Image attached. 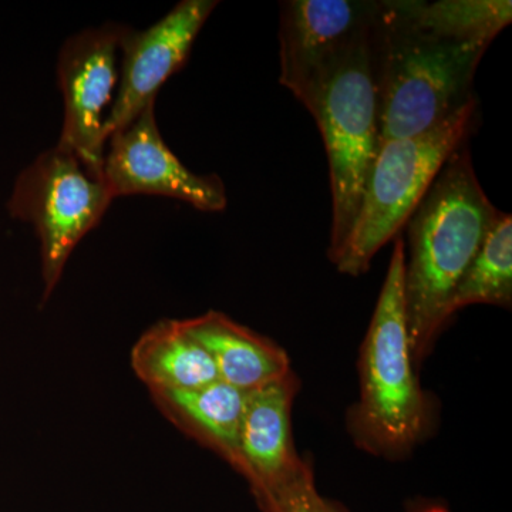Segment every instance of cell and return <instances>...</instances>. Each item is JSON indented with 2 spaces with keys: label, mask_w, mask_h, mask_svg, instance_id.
I'll return each instance as SVG.
<instances>
[{
  "label": "cell",
  "mask_w": 512,
  "mask_h": 512,
  "mask_svg": "<svg viewBox=\"0 0 512 512\" xmlns=\"http://www.w3.org/2000/svg\"><path fill=\"white\" fill-rule=\"evenodd\" d=\"M501 19L490 0H379L372 25L382 143L447 120L474 97V77Z\"/></svg>",
  "instance_id": "obj_1"
},
{
  "label": "cell",
  "mask_w": 512,
  "mask_h": 512,
  "mask_svg": "<svg viewBox=\"0 0 512 512\" xmlns=\"http://www.w3.org/2000/svg\"><path fill=\"white\" fill-rule=\"evenodd\" d=\"M467 143L451 154L407 221L404 301L419 366L447 328V306L497 218Z\"/></svg>",
  "instance_id": "obj_2"
},
{
  "label": "cell",
  "mask_w": 512,
  "mask_h": 512,
  "mask_svg": "<svg viewBox=\"0 0 512 512\" xmlns=\"http://www.w3.org/2000/svg\"><path fill=\"white\" fill-rule=\"evenodd\" d=\"M406 245L393 239V252L375 312L357 359L359 396L346 426L359 450L397 461L409 457L433 430L434 410L421 387L410 348L404 301Z\"/></svg>",
  "instance_id": "obj_3"
},
{
  "label": "cell",
  "mask_w": 512,
  "mask_h": 512,
  "mask_svg": "<svg viewBox=\"0 0 512 512\" xmlns=\"http://www.w3.org/2000/svg\"><path fill=\"white\" fill-rule=\"evenodd\" d=\"M372 25L330 70L311 111L329 161L332 229L328 256L332 264L355 225L367 180L382 147Z\"/></svg>",
  "instance_id": "obj_4"
},
{
  "label": "cell",
  "mask_w": 512,
  "mask_h": 512,
  "mask_svg": "<svg viewBox=\"0 0 512 512\" xmlns=\"http://www.w3.org/2000/svg\"><path fill=\"white\" fill-rule=\"evenodd\" d=\"M476 123L477 99H473L423 133L382 143L355 225L333 262L336 271L353 278L369 271L377 252L402 235L441 168L468 143Z\"/></svg>",
  "instance_id": "obj_5"
},
{
  "label": "cell",
  "mask_w": 512,
  "mask_h": 512,
  "mask_svg": "<svg viewBox=\"0 0 512 512\" xmlns=\"http://www.w3.org/2000/svg\"><path fill=\"white\" fill-rule=\"evenodd\" d=\"M114 200L101 178L57 144L18 175L8 210L15 220L32 225L39 239L42 303L55 292L74 249L100 224Z\"/></svg>",
  "instance_id": "obj_6"
},
{
  "label": "cell",
  "mask_w": 512,
  "mask_h": 512,
  "mask_svg": "<svg viewBox=\"0 0 512 512\" xmlns=\"http://www.w3.org/2000/svg\"><path fill=\"white\" fill-rule=\"evenodd\" d=\"M123 32L117 23L84 29L63 43L57 59L64 106L57 146L76 154L99 178L109 143L107 119L119 86Z\"/></svg>",
  "instance_id": "obj_7"
},
{
  "label": "cell",
  "mask_w": 512,
  "mask_h": 512,
  "mask_svg": "<svg viewBox=\"0 0 512 512\" xmlns=\"http://www.w3.org/2000/svg\"><path fill=\"white\" fill-rule=\"evenodd\" d=\"M379 0H286L279 16V82L311 113L340 57L375 20Z\"/></svg>",
  "instance_id": "obj_8"
},
{
  "label": "cell",
  "mask_w": 512,
  "mask_h": 512,
  "mask_svg": "<svg viewBox=\"0 0 512 512\" xmlns=\"http://www.w3.org/2000/svg\"><path fill=\"white\" fill-rule=\"evenodd\" d=\"M101 180L114 198L161 195L187 202L202 212L227 208L221 178L192 173L165 144L157 124L156 103L148 104L127 126L111 134Z\"/></svg>",
  "instance_id": "obj_9"
},
{
  "label": "cell",
  "mask_w": 512,
  "mask_h": 512,
  "mask_svg": "<svg viewBox=\"0 0 512 512\" xmlns=\"http://www.w3.org/2000/svg\"><path fill=\"white\" fill-rule=\"evenodd\" d=\"M217 5L215 0H183L150 28L124 26L119 86L107 119L109 138L148 104L156 103L158 90L187 63L195 40Z\"/></svg>",
  "instance_id": "obj_10"
},
{
  "label": "cell",
  "mask_w": 512,
  "mask_h": 512,
  "mask_svg": "<svg viewBox=\"0 0 512 512\" xmlns=\"http://www.w3.org/2000/svg\"><path fill=\"white\" fill-rule=\"evenodd\" d=\"M299 387L301 382L292 372L247 393L239 433L238 474L247 480L262 512L312 463L299 456L293 441L292 410Z\"/></svg>",
  "instance_id": "obj_11"
},
{
  "label": "cell",
  "mask_w": 512,
  "mask_h": 512,
  "mask_svg": "<svg viewBox=\"0 0 512 512\" xmlns=\"http://www.w3.org/2000/svg\"><path fill=\"white\" fill-rule=\"evenodd\" d=\"M181 322L210 355L218 379L235 389L252 392L293 372L281 346L225 313L208 311Z\"/></svg>",
  "instance_id": "obj_12"
},
{
  "label": "cell",
  "mask_w": 512,
  "mask_h": 512,
  "mask_svg": "<svg viewBox=\"0 0 512 512\" xmlns=\"http://www.w3.org/2000/svg\"><path fill=\"white\" fill-rule=\"evenodd\" d=\"M165 419L239 470V433L247 392L217 382L194 389L148 390Z\"/></svg>",
  "instance_id": "obj_13"
},
{
  "label": "cell",
  "mask_w": 512,
  "mask_h": 512,
  "mask_svg": "<svg viewBox=\"0 0 512 512\" xmlns=\"http://www.w3.org/2000/svg\"><path fill=\"white\" fill-rule=\"evenodd\" d=\"M131 367L148 390L194 389L217 382L210 355L181 320L154 323L131 349Z\"/></svg>",
  "instance_id": "obj_14"
},
{
  "label": "cell",
  "mask_w": 512,
  "mask_h": 512,
  "mask_svg": "<svg viewBox=\"0 0 512 512\" xmlns=\"http://www.w3.org/2000/svg\"><path fill=\"white\" fill-rule=\"evenodd\" d=\"M471 305L511 308L512 218L503 211L498 212L493 227L454 288L447 306L448 322Z\"/></svg>",
  "instance_id": "obj_15"
},
{
  "label": "cell",
  "mask_w": 512,
  "mask_h": 512,
  "mask_svg": "<svg viewBox=\"0 0 512 512\" xmlns=\"http://www.w3.org/2000/svg\"><path fill=\"white\" fill-rule=\"evenodd\" d=\"M265 512H349L338 501L323 497L316 487L315 470L309 464L293 483L275 498Z\"/></svg>",
  "instance_id": "obj_16"
},
{
  "label": "cell",
  "mask_w": 512,
  "mask_h": 512,
  "mask_svg": "<svg viewBox=\"0 0 512 512\" xmlns=\"http://www.w3.org/2000/svg\"><path fill=\"white\" fill-rule=\"evenodd\" d=\"M403 512H453L446 504L431 498H417L407 503Z\"/></svg>",
  "instance_id": "obj_17"
}]
</instances>
